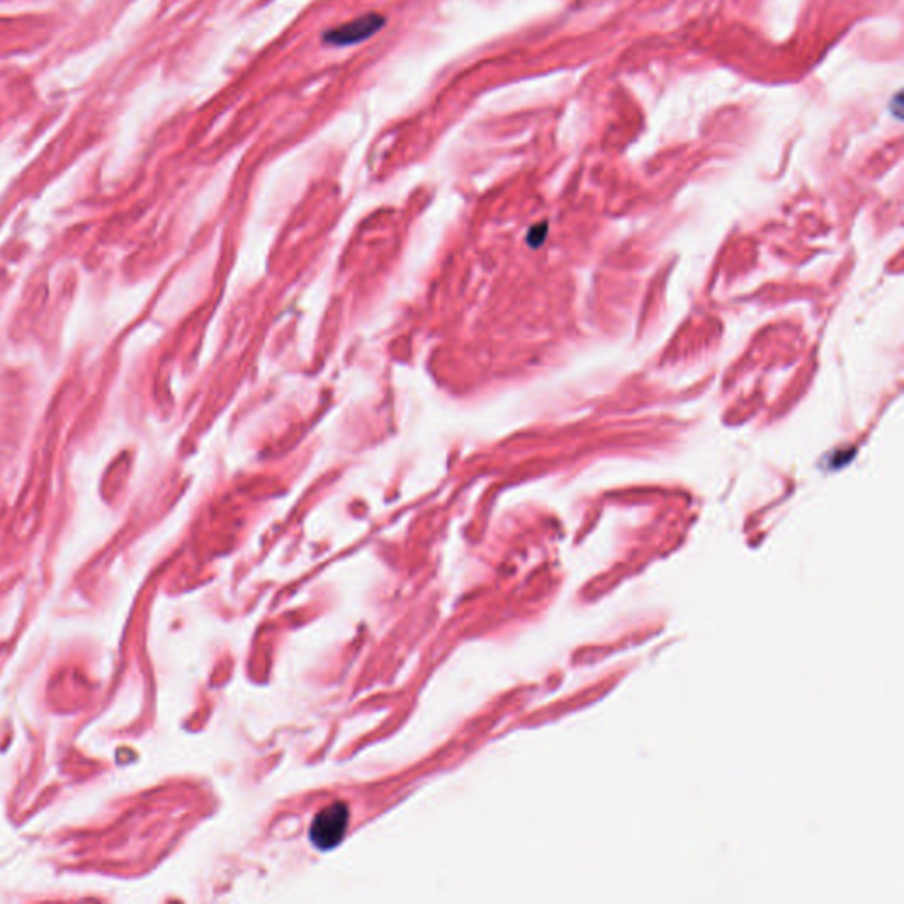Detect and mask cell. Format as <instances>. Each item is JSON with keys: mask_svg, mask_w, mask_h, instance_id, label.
Here are the masks:
<instances>
[{"mask_svg": "<svg viewBox=\"0 0 904 904\" xmlns=\"http://www.w3.org/2000/svg\"><path fill=\"white\" fill-rule=\"evenodd\" d=\"M350 823V807L345 802H334L318 811L309 827V841L320 852H331L341 844Z\"/></svg>", "mask_w": 904, "mask_h": 904, "instance_id": "cell-1", "label": "cell"}, {"mask_svg": "<svg viewBox=\"0 0 904 904\" xmlns=\"http://www.w3.org/2000/svg\"><path fill=\"white\" fill-rule=\"evenodd\" d=\"M384 23V16L368 13V15L359 16L352 22L343 23L336 29L325 32L324 43L331 46L357 45V43L370 39L373 34H377L384 27Z\"/></svg>", "mask_w": 904, "mask_h": 904, "instance_id": "cell-2", "label": "cell"}]
</instances>
